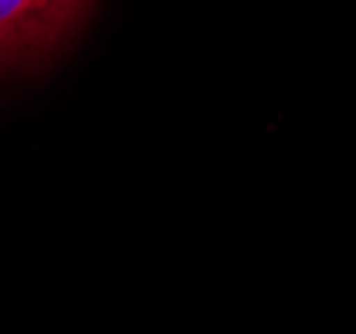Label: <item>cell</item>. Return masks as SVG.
I'll use <instances>...</instances> for the list:
<instances>
[{
    "label": "cell",
    "mask_w": 356,
    "mask_h": 334,
    "mask_svg": "<svg viewBox=\"0 0 356 334\" xmlns=\"http://www.w3.org/2000/svg\"><path fill=\"white\" fill-rule=\"evenodd\" d=\"M94 0H0V70L33 65L67 43Z\"/></svg>",
    "instance_id": "6da1fadb"
}]
</instances>
